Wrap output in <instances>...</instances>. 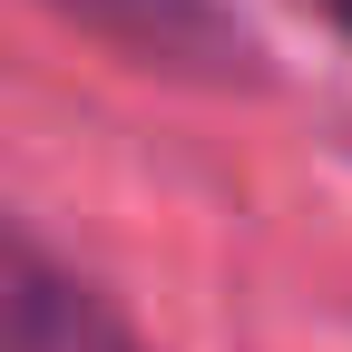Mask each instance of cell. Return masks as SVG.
I'll return each instance as SVG.
<instances>
[{
    "label": "cell",
    "instance_id": "obj_3",
    "mask_svg": "<svg viewBox=\"0 0 352 352\" xmlns=\"http://www.w3.org/2000/svg\"><path fill=\"white\" fill-rule=\"evenodd\" d=\"M323 20H333V30H342V39H352V0H323Z\"/></svg>",
    "mask_w": 352,
    "mask_h": 352
},
{
    "label": "cell",
    "instance_id": "obj_1",
    "mask_svg": "<svg viewBox=\"0 0 352 352\" xmlns=\"http://www.w3.org/2000/svg\"><path fill=\"white\" fill-rule=\"evenodd\" d=\"M0 352H147V342L88 274L0 235Z\"/></svg>",
    "mask_w": 352,
    "mask_h": 352
},
{
    "label": "cell",
    "instance_id": "obj_2",
    "mask_svg": "<svg viewBox=\"0 0 352 352\" xmlns=\"http://www.w3.org/2000/svg\"><path fill=\"white\" fill-rule=\"evenodd\" d=\"M78 20H98L138 50H166V59H196L215 50V0H69Z\"/></svg>",
    "mask_w": 352,
    "mask_h": 352
}]
</instances>
